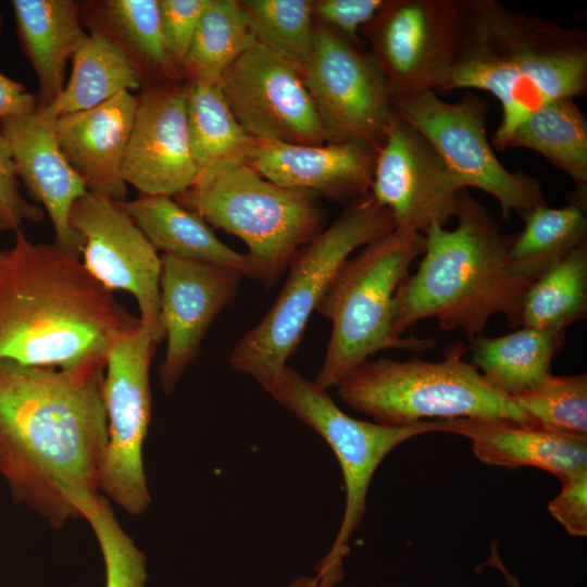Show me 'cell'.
Returning <instances> with one entry per match:
<instances>
[{
    "instance_id": "1",
    "label": "cell",
    "mask_w": 587,
    "mask_h": 587,
    "mask_svg": "<svg viewBox=\"0 0 587 587\" xmlns=\"http://www.w3.org/2000/svg\"><path fill=\"white\" fill-rule=\"evenodd\" d=\"M105 359L71 369L0 362V476L11 497L54 528L99 494L108 442Z\"/></svg>"
},
{
    "instance_id": "2",
    "label": "cell",
    "mask_w": 587,
    "mask_h": 587,
    "mask_svg": "<svg viewBox=\"0 0 587 587\" xmlns=\"http://www.w3.org/2000/svg\"><path fill=\"white\" fill-rule=\"evenodd\" d=\"M14 232L0 262V362L75 367L140 326L79 257Z\"/></svg>"
},
{
    "instance_id": "3",
    "label": "cell",
    "mask_w": 587,
    "mask_h": 587,
    "mask_svg": "<svg viewBox=\"0 0 587 587\" xmlns=\"http://www.w3.org/2000/svg\"><path fill=\"white\" fill-rule=\"evenodd\" d=\"M455 58L439 92L484 90L501 105L492 136L503 147L533 111L587 91V34L497 0H458Z\"/></svg>"
},
{
    "instance_id": "4",
    "label": "cell",
    "mask_w": 587,
    "mask_h": 587,
    "mask_svg": "<svg viewBox=\"0 0 587 587\" xmlns=\"http://www.w3.org/2000/svg\"><path fill=\"white\" fill-rule=\"evenodd\" d=\"M454 217L455 228L433 225L424 234L419 267L394 298L395 337L427 319L444 330H462L470 341L484 335L495 314L503 315L509 327H519L521 302L532 283L511 273L508 251L513 235L502 234L467 189L460 191Z\"/></svg>"
},
{
    "instance_id": "5",
    "label": "cell",
    "mask_w": 587,
    "mask_h": 587,
    "mask_svg": "<svg viewBox=\"0 0 587 587\" xmlns=\"http://www.w3.org/2000/svg\"><path fill=\"white\" fill-rule=\"evenodd\" d=\"M466 351L463 342H455L437 362L367 359L348 371L335 387L344 403L387 426L427 419H491L532 425L513 398L494 388L464 360Z\"/></svg>"
},
{
    "instance_id": "6",
    "label": "cell",
    "mask_w": 587,
    "mask_h": 587,
    "mask_svg": "<svg viewBox=\"0 0 587 587\" xmlns=\"http://www.w3.org/2000/svg\"><path fill=\"white\" fill-rule=\"evenodd\" d=\"M424 251V234L395 228L341 264L315 310L332 322L325 358L314 378L319 386L335 387L378 351L422 352L436 346L432 338H398L391 332L396 291Z\"/></svg>"
},
{
    "instance_id": "7",
    "label": "cell",
    "mask_w": 587,
    "mask_h": 587,
    "mask_svg": "<svg viewBox=\"0 0 587 587\" xmlns=\"http://www.w3.org/2000/svg\"><path fill=\"white\" fill-rule=\"evenodd\" d=\"M395 228L390 213L371 195L351 203L295 254L276 300L234 346L232 367L266 390L296 352L312 312L341 264L353 251Z\"/></svg>"
},
{
    "instance_id": "8",
    "label": "cell",
    "mask_w": 587,
    "mask_h": 587,
    "mask_svg": "<svg viewBox=\"0 0 587 587\" xmlns=\"http://www.w3.org/2000/svg\"><path fill=\"white\" fill-rule=\"evenodd\" d=\"M313 195L236 164L199 175L174 199L209 225L240 238L249 249V278L271 289L298 250L319 234L322 213Z\"/></svg>"
},
{
    "instance_id": "9",
    "label": "cell",
    "mask_w": 587,
    "mask_h": 587,
    "mask_svg": "<svg viewBox=\"0 0 587 587\" xmlns=\"http://www.w3.org/2000/svg\"><path fill=\"white\" fill-rule=\"evenodd\" d=\"M265 391L315 430L339 462L346 490L344 515L315 575L319 587H333L342 578V561L349 540L365 515L367 490L377 467L403 441L440 432V420L387 426L351 417L335 403L327 389L288 365Z\"/></svg>"
},
{
    "instance_id": "10",
    "label": "cell",
    "mask_w": 587,
    "mask_h": 587,
    "mask_svg": "<svg viewBox=\"0 0 587 587\" xmlns=\"http://www.w3.org/2000/svg\"><path fill=\"white\" fill-rule=\"evenodd\" d=\"M395 113L434 148L462 189L476 188L499 203L501 217L546 204L537 179L507 170L487 138L488 102L465 91L455 102L424 91L392 102Z\"/></svg>"
},
{
    "instance_id": "11",
    "label": "cell",
    "mask_w": 587,
    "mask_h": 587,
    "mask_svg": "<svg viewBox=\"0 0 587 587\" xmlns=\"http://www.w3.org/2000/svg\"><path fill=\"white\" fill-rule=\"evenodd\" d=\"M158 345L139 326L115 341L105 358L108 442L98 488L132 515L146 512L151 501L142 448L152 408L149 372Z\"/></svg>"
},
{
    "instance_id": "12",
    "label": "cell",
    "mask_w": 587,
    "mask_h": 587,
    "mask_svg": "<svg viewBox=\"0 0 587 587\" xmlns=\"http://www.w3.org/2000/svg\"><path fill=\"white\" fill-rule=\"evenodd\" d=\"M362 32L392 102L438 93L457 53L458 0H386Z\"/></svg>"
},
{
    "instance_id": "13",
    "label": "cell",
    "mask_w": 587,
    "mask_h": 587,
    "mask_svg": "<svg viewBox=\"0 0 587 587\" xmlns=\"http://www.w3.org/2000/svg\"><path fill=\"white\" fill-rule=\"evenodd\" d=\"M302 77L328 142L379 148L394 107L369 51L316 22L314 52Z\"/></svg>"
},
{
    "instance_id": "14",
    "label": "cell",
    "mask_w": 587,
    "mask_h": 587,
    "mask_svg": "<svg viewBox=\"0 0 587 587\" xmlns=\"http://www.w3.org/2000/svg\"><path fill=\"white\" fill-rule=\"evenodd\" d=\"M217 83L233 115L252 138L292 145L328 142L302 74L258 39Z\"/></svg>"
},
{
    "instance_id": "15",
    "label": "cell",
    "mask_w": 587,
    "mask_h": 587,
    "mask_svg": "<svg viewBox=\"0 0 587 587\" xmlns=\"http://www.w3.org/2000/svg\"><path fill=\"white\" fill-rule=\"evenodd\" d=\"M70 224L83 242V264L108 289L132 294L140 326L160 344L161 257L120 202L86 192L74 203Z\"/></svg>"
},
{
    "instance_id": "16",
    "label": "cell",
    "mask_w": 587,
    "mask_h": 587,
    "mask_svg": "<svg viewBox=\"0 0 587 587\" xmlns=\"http://www.w3.org/2000/svg\"><path fill=\"white\" fill-rule=\"evenodd\" d=\"M462 188L430 143L395 111L377 149L370 195L396 228L425 234L455 216Z\"/></svg>"
},
{
    "instance_id": "17",
    "label": "cell",
    "mask_w": 587,
    "mask_h": 587,
    "mask_svg": "<svg viewBox=\"0 0 587 587\" xmlns=\"http://www.w3.org/2000/svg\"><path fill=\"white\" fill-rule=\"evenodd\" d=\"M122 176L145 196L176 197L199 176L193 158L184 80L141 88Z\"/></svg>"
},
{
    "instance_id": "18",
    "label": "cell",
    "mask_w": 587,
    "mask_h": 587,
    "mask_svg": "<svg viewBox=\"0 0 587 587\" xmlns=\"http://www.w3.org/2000/svg\"><path fill=\"white\" fill-rule=\"evenodd\" d=\"M161 263L160 317L166 351L159 379L163 391L171 394L199 357L212 323L234 302L242 274L165 253Z\"/></svg>"
},
{
    "instance_id": "19",
    "label": "cell",
    "mask_w": 587,
    "mask_h": 587,
    "mask_svg": "<svg viewBox=\"0 0 587 587\" xmlns=\"http://www.w3.org/2000/svg\"><path fill=\"white\" fill-rule=\"evenodd\" d=\"M54 121L45 107L37 105L30 113L0 121V126L10 145L20 183L49 215L54 243L80 258L83 242L70 224V215L87 189L58 145Z\"/></svg>"
},
{
    "instance_id": "20",
    "label": "cell",
    "mask_w": 587,
    "mask_h": 587,
    "mask_svg": "<svg viewBox=\"0 0 587 587\" xmlns=\"http://www.w3.org/2000/svg\"><path fill=\"white\" fill-rule=\"evenodd\" d=\"M376 152L359 142L292 145L255 139L246 164L279 186L353 203L371 192Z\"/></svg>"
},
{
    "instance_id": "21",
    "label": "cell",
    "mask_w": 587,
    "mask_h": 587,
    "mask_svg": "<svg viewBox=\"0 0 587 587\" xmlns=\"http://www.w3.org/2000/svg\"><path fill=\"white\" fill-rule=\"evenodd\" d=\"M137 104L138 95L125 91L89 110L55 118L58 145L88 192L126 200L122 170Z\"/></svg>"
},
{
    "instance_id": "22",
    "label": "cell",
    "mask_w": 587,
    "mask_h": 587,
    "mask_svg": "<svg viewBox=\"0 0 587 587\" xmlns=\"http://www.w3.org/2000/svg\"><path fill=\"white\" fill-rule=\"evenodd\" d=\"M440 432L469 438L475 457L487 465L534 466L560 480L587 471V438L491 419L440 420Z\"/></svg>"
},
{
    "instance_id": "23",
    "label": "cell",
    "mask_w": 587,
    "mask_h": 587,
    "mask_svg": "<svg viewBox=\"0 0 587 587\" xmlns=\"http://www.w3.org/2000/svg\"><path fill=\"white\" fill-rule=\"evenodd\" d=\"M21 50L37 80L38 105H50L65 86V72L87 33L75 0L11 1Z\"/></svg>"
},
{
    "instance_id": "24",
    "label": "cell",
    "mask_w": 587,
    "mask_h": 587,
    "mask_svg": "<svg viewBox=\"0 0 587 587\" xmlns=\"http://www.w3.org/2000/svg\"><path fill=\"white\" fill-rule=\"evenodd\" d=\"M120 204L157 250L230 268L249 277L247 254L223 243L202 217L180 205L173 197L140 195Z\"/></svg>"
},
{
    "instance_id": "25",
    "label": "cell",
    "mask_w": 587,
    "mask_h": 587,
    "mask_svg": "<svg viewBox=\"0 0 587 587\" xmlns=\"http://www.w3.org/2000/svg\"><path fill=\"white\" fill-rule=\"evenodd\" d=\"M508 251L513 276L533 283L574 249L587 242V187L575 188L560 208L539 205L521 216Z\"/></svg>"
},
{
    "instance_id": "26",
    "label": "cell",
    "mask_w": 587,
    "mask_h": 587,
    "mask_svg": "<svg viewBox=\"0 0 587 587\" xmlns=\"http://www.w3.org/2000/svg\"><path fill=\"white\" fill-rule=\"evenodd\" d=\"M565 330L522 327L511 334L471 341L472 364L500 392L513 398L552 374Z\"/></svg>"
},
{
    "instance_id": "27",
    "label": "cell",
    "mask_w": 587,
    "mask_h": 587,
    "mask_svg": "<svg viewBox=\"0 0 587 587\" xmlns=\"http://www.w3.org/2000/svg\"><path fill=\"white\" fill-rule=\"evenodd\" d=\"M72 70L59 97L48 107L55 118L95 108L146 84L136 63L110 38L90 30L74 53Z\"/></svg>"
},
{
    "instance_id": "28",
    "label": "cell",
    "mask_w": 587,
    "mask_h": 587,
    "mask_svg": "<svg viewBox=\"0 0 587 587\" xmlns=\"http://www.w3.org/2000/svg\"><path fill=\"white\" fill-rule=\"evenodd\" d=\"M84 27L114 41L140 68L146 84L171 80L159 0L79 1Z\"/></svg>"
},
{
    "instance_id": "29",
    "label": "cell",
    "mask_w": 587,
    "mask_h": 587,
    "mask_svg": "<svg viewBox=\"0 0 587 587\" xmlns=\"http://www.w3.org/2000/svg\"><path fill=\"white\" fill-rule=\"evenodd\" d=\"M193 158L199 175L246 164L255 143L233 115L218 83L184 80ZM199 177V176H198Z\"/></svg>"
},
{
    "instance_id": "30",
    "label": "cell",
    "mask_w": 587,
    "mask_h": 587,
    "mask_svg": "<svg viewBox=\"0 0 587 587\" xmlns=\"http://www.w3.org/2000/svg\"><path fill=\"white\" fill-rule=\"evenodd\" d=\"M526 148L565 173L576 188L587 187V118L574 98L551 100L514 129L503 150Z\"/></svg>"
},
{
    "instance_id": "31",
    "label": "cell",
    "mask_w": 587,
    "mask_h": 587,
    "mask_svg": "<svg viewBox=\"0 0 587 587\" xmlns=\"http://www.w3.org/2000/svg\"><path fill=\"white\" fill-rule=\"evenodd\" d=\"M587 316V242L574 249L525 291L519 327L565 330Z\"/></svg>"
},
{
    "instance_id": "32",
    "label": "cell",
    "mask_w": 587,
    "mask_h": 587,
    "mask_svg": "<svg viewBox=\"0 0 587 587\" xmlns=\"http://www.w3.org/2000/svg\"><path fill=\"white\" fill-rule=\"evenodd\" d=\"M255 40L250 17L236 0H210L193 33L182 80L217 83L223 72Z\"/></svg>"
},
{
    "instance_id": "33",
    "label": "cell",
    "mask_w": 587,
    "mask_h": 587,
    "mask_svg": "<svg viewBox=\"0 0 587 587\" xmlns=\"http://www.w3.org/2000/svg\"><path fill=\"white\" fill-rule=\"evenodd\" d=\"M255 39L303 74L315 46L316 21L310 0H243Z\"/></svg>"
},
{
    "instance_id": "34",
    "label": "cell",
    "mask_w": 587,
    "mask_h": 587,
    "mask_svg": "<svg viewBox=\"0 0 587 587\" xmlns=\"http://www.w3.org/2000/svg\"><path fill=\"white\" fill-rule=\"evenodd\" d=\"M533 426L587 438V374H551L535 387L513 397Z\"/></svg>"
},
{
    "instance_id": "35",
    "label": "cell",
    "mask_w": 587,
    "mask_h": 587,
    "mask_svg": "<svg viewBox=\"0 0 587 587\" xmlns=\"http://www.w3.org/2000/svg\"><path fill=\"white\" fill-rule=\"evenodd\" d=\"M75 507L99 542L105 587H146L147 558L123 529L107 498L99 494L89 495L78 499Z\"/></svg>"
},
{
    "instance_id": "36",
    "label": "cell",
    "mask_w": 587,
    "mask_h": 587,
    "mask_svg": "<svg viewBox=\"0 0 587 587\" xmlns=\"http://www.w3.org/2000/svg\"><path fill=\"white\" fill-rule=\"evenodd\" d=\"M209 1L159 0L163 43L171 80H182L186 54Z\"/></svg>"
},
{
    "instance_id": "37",
    "label": "cell",
    "mask_w": 587,
    "mask_h": 587,
    "mask_svg": "<svg viewBox=\"0 0 587 587\" xmlns=\"http://www.w3.org/2000/svg\"><path fill=\"white\" fill-rule=\"evenodd\" d=\"M386 0H316L315 21L347 40L359 43V33L376 16Z\"/></svg>"
},
{
    "instance_id": "38",
    "label": "cell",
    "mask_w": 587,
    "mask_h": 587,
    "mask_svg": "<svg viewBox=\"0 0 587 587\" xmlns=\"http://www.w3.org/2000/svg\"><path fill=\"white\" fill-rule=\"evenodd\" d=\"M12 151L0 126V210L12 230L18 229L26 221L39 222L45 214L38 204L22 196Z\"/></svg>"
},
{
    "instance_id": "39",
    "label": "cell",
    "mask_w": 587,
    "mask_h": 587,
    "mask_svg": "<svg viewBox=\"0 0 587 587\" xmlns=\"http://www.w3.org/2000/svg\"><path fill=\"white\" fill-rule=\"evenodd\" d=\"M561 483L560 494L548 502V511L571 536L586 537L587 471Z\"/></svg>"
},
{
    "instance_id": "40",
    "label": "cell",
    "mask_w": 587,
    "mask_h": 587,
    "mask_svg": "<svg viewBox=\"0 0 587 587\" xmlns=\"http://www.w3.org/2000/svg\"><path fill=\"white\" fill-rule=\"evenodd\" d=\"M37 105L36 95L0 72V121L30 113Z\"/></svg>"
},
{
    "instance_id": "41",
    "label": "cell",
    "mask_w": 587,
    "mask_h": 587,
    "mask_svg": "<svg viewBox=\"0 0 587 587\" xmlns=\"http://www.w3.org/2000/svg\"><path fill=\"white\" fill-rule=\"evenodd\" d=\"M487 563L491 566L497 567L502 573L508 585H510L511 587H521L519 579L512 574H510L509 571L504 567L495 548H492L491 555Z\"/></svg>"
},
{
    "instance_id": "42",
    "label": "cell",
    "mask_w": 587,
    "mask_h": 587,
    "mask_svg": "<svg viewBox=\"0 0 587 587\" xmlns=\"http://www.w3.org/2000/svg\"><path fill=\"white\" fill-rule=\"evenodd\" d=\"M284 587H319V582L315 576L300 575Z\"/></svg>"
},
{
    "instance_id": "43",
    "label": "cell",
    "mask_w": 587,
    "mask_h": 587,
    "mask_svg": "<svg viewBox=\"0 0 587 587\" xmlns=\"http://www.w3.org/2000/svg\"><path fill=\"white\" fill-rule=\"evenodd\" d=\"M9 229H11V226L0 210V230H9Z\"/></svg>"
},
{
    "instance_id": "44",
    "label": "cell",
    "mask_w": 587,
    "mask_h": 587,
    "mask_svg": "<svg viewBox=\"0 0 587 587\" xmlns=\"http://www.w3.org/2000/svg\"><path fill=\"white\" fill-rule=\"evenodd\" d=\"M3 25H4V16L3 14L0 13V32L2 30Z\"/></svg>"
},
{
    "instance_id": "45",
    "label": "cell",
    "mask_w": 587,
    "mask_h": 587,
    "mask_svg": "<svg viewBox=\"0 0 587 587\" xmlns=\"http://www.w3.org/2000/svg\"><path fill=\"white\" fill-rule=\"evenodd\" d=\"M4 253H5V249H4V250H0V262H1V260L3 259V257H4Z\"/></svg>"
}]
</instances>
